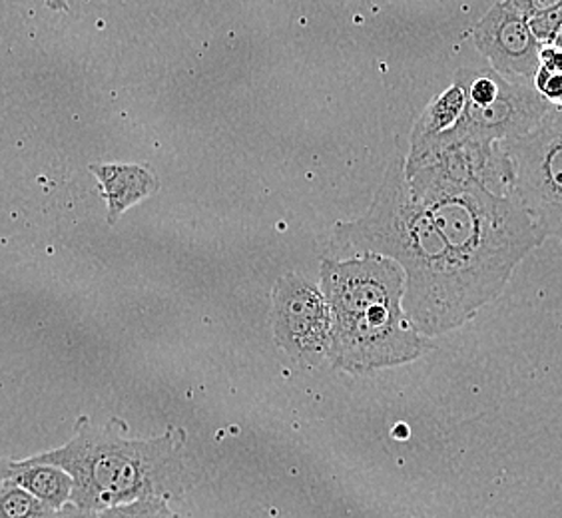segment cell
<instances>
[{"label": "cell", "mask_w": 562, "mask_h": 518, "mask_svg": "<svg viewBox=\"0 0 562 518\" xmlns=\"http://www.w3.org/2000/svg\"><path fill=\"white\" fill-rule=\"evenodd\" d=\"M532 87L544 97L552 106H562V72H549L539 68V72L532 78Z\"/></svg>", "instance_id": "9a60e30c"}, {"label": "cell", "mask_w": 562, "mask_h": 518, "mask_svg": "<svg viewBox=\"0 0 562 518\" xmlns=\"http://www.w3.org/2000/svg\"><path fill=\"white\" fill-rule=\"evenodd\" d=\"M7 463H9V459L0 457V488H2L4 481H7Z\"/></svg>", "instance_id": "44dd1931"}, {"label": "cell", "mask_w": 562, "mask_h": 518, "mask_svg": "<svg viewBox=\"0 0 562 518\" xmlns=\"http://www.w3.org/2000/svg\"><path fill=\"white\" fill-rule=\"evenodd\" d=\"M361 254L385 256L403 268V312L423 337L454 331L479 314L429 210L412 195L405 158L393 160L363 216L336 224L325 258Z\"/></svg>", "instance_id": "6da1fadb"}, {"label": "cell", "mask_w": 562, "mask_h": 518, "mask_svg": "<svg viewBox=\"0 0 562 518\" xmlns=\"http://www.w3.org/2000/svg\"><path fill=\"white\" fill-rule=\"evenodd\" d=\"M552 46H557V48H562V24L557 29V33L552 34L551 43Z\"/></svg>", "instance_id": "7402d4cb"}, {"label": "cell", "mask_w": 562, "mask_h": 518, "mask_svg": "<svg viewBox=\"0 0 562 518\" xmlns=\"http://www.w3.org/2000/svg\"><path fill=\"white\" fill-rule=\"evenodd\" d=\"M463 92L465 109L453 128L409 150L405 164H415L454 142L515 140L529 134L552 109L551 102L532 85L510 82L493 68H459L454 72Z\"/></svg>", "instance_id": "277c9868"}, {"label": "cell", "mask_w": 562, "mask_h": 518, "mask_svg": "<svg viewBox=\"0 0 562 518\" xmlns=\"http://www.w3.org/2000/svg\"><path fill=\"white\" fill-rule=\"evenodd\" d=\"M473 43L487 56L491 68L510 82L532 85L541 68L542 44L513 0L498 2L479 21Z\"/></svg>", "instance_id": "9c48e42d"}, {"label": "cell", "mask_w": 562, "mask_h": 518, "mask_svg": "<svg viewBox=\"0 0 562 518\" xmlns=\"http://www.w3.org/2000/svg\"><path fill=\"white\" fill-rule=\"evenodd\" d=\"M331 312L322 290L297 273H285L271 292L276 344L293 361L317 365L331 346Z\"/></svg>", "instance_id": "52a82bcc"}, {"label": "cell", "mask_w": 562, "mask_h": 518, "mask_svg": "<svg viewBox=\"0 0 562 518\" xmlns=\"http://www.w3.org/2000/svg\"><path fill=\"white\" fill-rule=\"evenodd\" d=\"M44 4L53 11L66 12L70 9V0H44Z\"/></svg>", "instance_id": "ffe728a7"}, {"label": "cell", "mask_w": 562, "mask_h": 518, "mask_svg": "<svg viewBox=\"0 0 562 518\" xmlns=\"http://www.w3.org/2000/svg\"><path fill=\"white\" fill-rule=\"evenodd\" d=\"M541 68L549 72H562V48H557L552 44H542Z\"/></svg>", "instance_id": "ac0fdd59"}, {"label": "cell", "mask_w": 562, "mask_h": 518, "mask_svg": "<svg viewBox=\"0 0 562 518\" xmlns=\"http://www.w3.org/2000/svg\"><path fill=\"white\" fill-rule=\"evenodd\" d=\"M7 478L22 486L31 495L43 500L55 510H60L70 503L75 481L72 476L55 464L33 463L31 459L9 461L7 463Z\"/></svg>", "instance_id": "8fae6325"}, {"label": "cell", "mask_w": 562, "mask_h": 518, "mask_svg": "<svg viewBox=\"0 0 562 518\" xmlns=\"http://www.w3.org/2000/svg\"><path fill=\"white\" fill-rule=\"evenodd\" d=\"M97 518H180L168 507L166 498H144L128 505L100 510Z\"/></svg>", "instance_id": "5bb4252c"}, {"label": "cell", "mask_w": 562, "mask_h": 518, "mask_svg": "<svg viewBox=\"0 0 562 518\" xmlns=\"http://www.w3.org/2000/svg\"><path fill=\"white\" fill-rule=\"evenodd\" d=\"M465 109V92L463 87L453 80V85L432 98L423 110L422 116L415 122L412 132V148L422 146L425 142L432 140L435 136L453 128L457 120L461 119Z\"/></svg>", "instance_id": "7c38bea8"}, {"label": "cell", "mask_w": 562, "mask_h": 518, "mask_svg": "<svg viewBox=\"0 0 562 518\" xmlns=\"http://www.w3.org/2000/svg\"><path fill=\"white\" fill-rule=\"evenodd\" d=\"M126 432L128 425L116 417L104 425L80 417L68 443L29 459L72 476L70 503L92 513L144 498L168 500L182 488L184 429L170 427L151 439H131Z\"/></svg>", "instance_id": "7a4b0ae2"}, {"label": "cell", "mask_w": 562, "mask_h": 518, "mask_svg": "<svg viewBox=\"0 0 562 518\" xmlns=\"http://www.w3.org/2000/svg\"><path fill=\"white\" fill-rule=\"evenodd\" d=\"M331 322L327 359L353 375L412 363L427 349L425 337L403 312V303H385Z\"/></svg>", "instance_id": "8992f818"}, {"label": "cell", "mask_w": 562, "mask_h": 518, "mask_svg": "<svg viewBox=\"0 0 562 518\" xmlns=\"http://www.w3.org/2000/svg\"><path fill=\"white\" fill-rule=\"evenodd\" d=\"M513 168L508 198L541 229L544 238H562V106L515 140L501 142Z\"/></svg>", "instance_id": "5b68a950"}, {"label": "cell", "mask_w": 562, "mask_h": 518, "mask_svg": "<svg viewBox=\"0 0 562 518\" xmlns=\"http://www.w3.org/2000/svg\"><path fill=\"white\" fill-rule=\"evenodd\" d=\"M90 172L97 176L98 188L109 205L106 222L110 226L119 224L132 205L158 192V178L138 164H92Z\"/></svg>", "instance_id": "30bf717a"}, {"label": "cell", "mask_w": 562, "mask_h": 518, "mask_svg": "<svg viewBox=\"0 0 562 518\" xmlns=\"http://www.w3.org/2000/svg\"><path fill=\"white\" fill-rule=\"evenodd\" d=\"M98 513L87 510V508L76 507L75 503H68L60 510H56L53 518H97Z\"/></svg>", "instance_id": "d6986e66"}, {"label": "cell", "mask_w": 562, "mask_h": 518, "mask_svg": "<svg viewBox=\"0 0 562 518\" xmlns=\"http://www.w3.org/2000/svg\"><path fill=\"white\" fill-rule=\"evenodd\" d=\"M409 190L429 210L479 312L503 293L520 261L547 241L515 200L485 185L427 182Z\"/></svg>", "instance_id": "3957f363"}, {"label": "cell", "mask_w": 562, "mask_h": 518, "mask_svg": "<svg viewBox=\"0 0 562 518\" xmlns=\"http://www.w3.org/2000/svg\"><path fill=\"white\" fill-rule=\"evenodd\" d=\"M527 19H532L542 12L552 11L562 7V0H513Z\"/></svg>", "instance_id": "e0dca14e"}, {"label": "cell", "mask_w": 562, "mask_h": 518, "mask_svg": "<svg viewBox=\"0 0 562 518\" xmlns=\"http://www.w3.org/2000/svg\"><path fill=\"white\" fill-rule=\"evenodd\" d=\"M55 513V508L44 505L11 478L0 488V518H53Z\"/></svg>", "instance_id": "4fadbf2b"}, {"label": "cell", "mask_w": 562, "mask_h": 518, "mask_svg": "<svg viewBox=\"0 0 562 518\" xmlns=\"http://www.w3.org/2000/svg\"><path fill=\"white\" fill-rule=\"evenodd\" d=\"M319 290L327 300L331 319H341L385 303H403L405 271L397 261L379 254L324 258Z\"/></svg>", "instance_id": "ba28073f"}, {"label": "cell", "mask_w": 562, "mask_h": 518, "mask_svg": "<svg viewBox=\"0 0 562 518\" xmlns=\"http://www.w3.org/2000/svg\"><path fill=\"white\" fill-rule=\"evenodd\" d=\"M562 24V7L552 9V11L542 12L529 19V26L532 34L537 36V41L541 44L551 43L552 34L557 33V29Z\"/></svg>", "instance_id": "2e32d148"}]
</instances>
